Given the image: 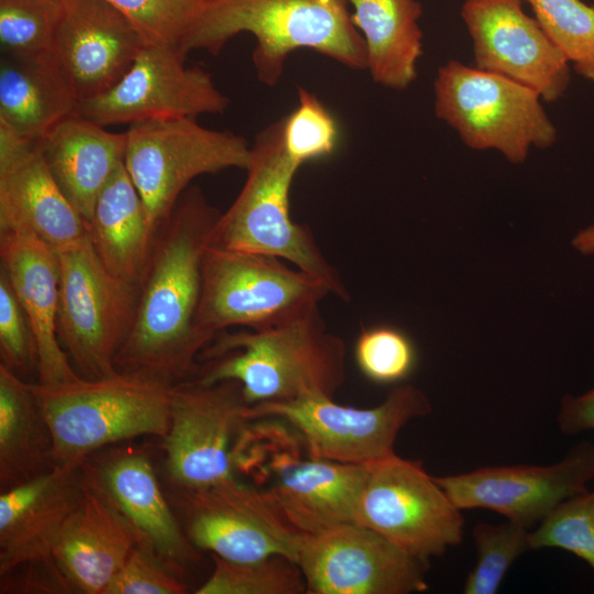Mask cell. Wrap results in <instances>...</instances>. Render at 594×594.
Listing matches in <instances>:
<instances>
[{
    "instance_id": "ac0fdd59",
    "label": "cell",
    "mask_w": 594,
    "mask_h": 594,
    "mask_svg": "<svg viewBox=\"0 0 594 594\" xmlns=\"http://www.w3.org/2000/svg\"><path fill=\"white\" fill-rule=\"evenodd\" d=\"M522 1L463 3L461 16L472 38L475 66L525 85L542 100L553 102L569 86V62L537 20L525 13Z\"/></svg>"
},
{
    "instance_id": "603a6c76",
    "label": "cell",
    "mask_w": 594,
    "mask_h": 594,
    "mask_svg": "<svg viewBox=\"0 0 594 594\" xmlns=\"http://www.w3.org/2000/svg\"><path fill=\"white\" fill-rule=\"evenodd\" d=\"M0 258L35 337L38 383L79 377L57 336L59 263L55 249L32 232L3 229Z\"/></svg>"
},
{
    "instance_id": "836d02e7",
    "label": "cell",
    "mask_w": 594,
    "mask_h": 594,
    "mask_svg": "<svg viewBox=\"0 0 594 594\" xmlns=\"http://www.w3.org/2000/svg\"><path fill=\"white\" fill-rule=\"evenodd\" d=\"M340 140L336 118L320 99L298 88L296 108L282 119V141L287 156L298 166L330 157Z\"/></svg>"
},
{
    "instance_id": "7a4b0ae2",
    "label": "cell",
    "mask_w": 594,
    "mask_h": 594,
    "mask_svg": "<svg viewBox=\"0 0 594 594\" xmlns=\"http://www.w3.org/2000/svg\"><path fill=\"white\" fill-rule=\"evenodd\" d=\"M193 378L237 381L249 406L308 394L333 397L345 380V345L316 308L293 320L219 332L199 355Z\"/></svg>"
},
{
    "instance_id": "30bf717a",
    "label": "cell",
    "mask_w": 594,
    "mask_h": 594,
    "mask_svg": "<svg viewBox=\"0 0 594 594\" xmlns=\"http://www.w3.org/2000/svg\"><path fill=\"white\" fill-rule=\"evenodd\" d=\"M124 167L156 231L191 180L229 168L246 169L251 146L230 131L196 118H158L129 125Z\"/></svg>"
},
{
    "instance_id": "6da1fadb",
    "label": "cell",
    "mask_w": 594,
    "mask_h": 594,
    "mask_svg": "<svg viewBox=\"0 0 594 594\" xmlns=\"http://www.w3.org/2000/svg\"><path fill=\"white\" fill-rule=\"evenodd\" d=\"M220 215L198 186H189L156 230L118 371L172 386L196 375L208 345L197 326L204 258Z\"/></svg>"
},
{
    "instance_id": "f546056e",
    "label": "cell",
    "mask_w": 594,
    "mask_h": 594,
    "mask_svg": "<svg viewBox=\"0 0 594 594\" xmlns=\"http://www.w3.org/2000/svg\"><path fill=\"white\" fill-rule=\"evenodd\" d=\"M213 571L197 594H304L300 568L283 556L234 562L212 554Z\"/></svg>"
},
{
    "instance_id": "5b68a950",
    "label": "cell",
    "mask_w": 594,
    "mask_h": 594,
    "mask_svg": "<svg viewBox=\"0 0 594 594\" xmlns=\"http://www.w3.org/2000/svg\"><path fill=\"white\" fill-rule=\"evenodd\" d=\"M52 439L54 466L78 468L101 449L142 436L165 438L173 386L118 371L58 384L31 383Z\"/></svg>"
},
{
    "instance_id": "83f0119b",
    "label": "cell",
    "mask_w": 594,
    "mask_h": 594,
    "mask_svg": "<svg viewBox=\"0 0 594 594\" xmlns=\"http://www.w3.org/2000/svg\"><path fill=\"white\" fill-rule=\"evenodd\" d=\"M366 47V69L384 87L403 90L417 77L422 55L418 0H348Z\"/></svg>"
},
{
    "instance_id": "9c48e42d",
    "label": "cell",
    "mask_w": 594,
    "mask_h": 594,
    "mask_svg": "<svg viewBox=\"0 0 594 594\" xmlns=\"http://www.w3.org/2000/svg\"><path fill=\"white\" fill-rule=\"evenodd\" d=\"M55 251L59 263V343L79 376L113 375L133 320L138 285L109 272L88 234Z\"/></svg>"
},
{
    "instance_id": "d6a6232c",
    "label": "cell",
    "mask_w": 594,
    "mask_h": 594,
    "mask_svg": "<svg viewBox=\"0 0 594 594\" xmlns=\"http://www.w3.org/2000/svg\"><path fill=\"white\" fill-rule=\"evenodd\" d=\"M62 0H0L1 54L50 56Z\"/></svg>"
},
{
    "instance_id": "2e32d148",
    "label": "cell",
    "mask_w": 594,
    "mask_h": 594,
    "mask_svg": "<svg viewBox=\"0 0 594 594\" xmlns=\"http://www.w3.org/2000/svg\"><path fill=\"white\" fill-rule=\"evenodd\" d=\"M190 542L222 559L251 562L272 556L297 561L302 532L267 495L235 476L217 485L179 492Z\"/></svg>"
},
{
    "instance_id": "8992f818",
    "label": "cell",
    "mask_w": 594,
    "mask_h": 594,
    "mask_svg": "<svg viewBox=\"0 0 594 594\" xmlns=\"http://www.w3.org/2000/svg\"><path fill=\"white\" fill-rule=\"evenodd\" d=\"M299 168L284 150L282 119L262 130L251 146L245 183L220 215L210 244L289 262L326 284L331 295L349 301V289L311 230L292 219L289 194Z\"/></svg>"
},
{
    "instance_id": "7c38bea8",
    "label": "cell",
    "mask_w": 594,
    "mask_h": 594,
    "mask_svg": "<svg viewBox=\"0 0 594 594\" xmlns=\"http://www.w3.org/2000/svg\"><path fill=\"white\" fill-rule=\"evenodd\" d=\"M354 522L429 562L461 543V509L420 461L394 454L369 465Z\"/></svg>"
},
{
    "instance_id": "7402d4cb",
    "label": "cell",
    "mask_w": 594,
    "mask_h": 594,
    "mask_svg": "<svg viewBox=\"0 0 594 594\" xmlns=\"http://www.w3.org/2000/svg\"><path fill=\"white\" fill-rule=\"evenodd\" d=\"M85 484L118 509L169 562L196 559L195 546L168 505L147 455L136 449L98 451L80 465Z\"/></svg>"
},
{
    "instance_id": "e575fe53",
    "label": "cell",
    "mask_w": 594,
    "mask_h": 594,
    "mask_svg": "<svg viewBox=\"0 0 594 594\" xmlns=\"http://www.w3.org/2000/svg\"><path fill=\"white\" fill-rule=\"evenodd\" d=\"M362 374L376 384L392 385L407 380L418 363V351L407 332L392 324L363 328L354 345Z\"/></svg>"
},
{
    "instance_id": "d4e9b609",
    "label": "cell",
    "mask_w": 594,
    "mask_h": 594,
    "mask_svg": "<svg viewBox=\"0 0 594 594\" xmlns=\"http://www.w3.org/2000/svg\"><path fill=\"white\" fill-rule=\"evenodd\" d=\"M38 146L57 185L88 223L100 193L124 162L125 132H110L76 113L53 128Z\"/></svg>"
},
{
    "instance_id": "9a60e30c",
    "label": "cell",
    "mask_w": 594,
    "mask_h": 594,
    "mask_svg": "<svg viewBox=\"0 0 594 594\" xmlns=\"http://www.w3.org/2000/svg\"><path fill=\"white\" fill-rule=\"evenodd\" d=\"M185 58L175 46L146 44L125 75L106 92L79 102L77 113L105 128L223 113L229 98L205 69L186 67Z\"/></svg>"
},
{
    "instance_id": "ba28073f",
    "label": "cell",
    "mask_w": 594,
    "mask_h": 594,
    "mask_svg": "<svg viewBox=\"0 0 594 594\" xmlns=\"http://www.w3.org/2000/svg\"><path fill=\"white\" fill-rule=\"evenodd\" d=\"M540 100L525 85L459 61L439 67L435 80L436 116L469 147L496 150L514 164L531 147L547 148L557 140Z\"/></svg>"
},
{
    "instance_id": "5bb4252c",
    "label": "cell",
    "mask_w": 594,
    "mask_h": 594,
    "mask_svg": "<svg viewBox=\"0 0 594 594\" xmlns=\"http://www.w3.org/2000/svg\"><path fill=\"white\" fill-rule=\"evenodd\" d=\"M296 563L306 594H409L428 587L429 562L355 522L304 534Z\"/></svg>"
},
{
    "instance_id": "3957f363",
    "label": "cell",
    "mask_w": 594,
    "mask_h": 594,
    "mask_svg": "<svg viewBox=\"0 0 594 594\" xmlns=\"http://www.w3.org/2000/svg\"><path fill=\"white\" fill-rule=\"evenodd\" d=\"M240 33L256 40L252 61L261 82L275 86L287 56L310 50L352 69H366V47L348 0H200L179 51L218 55Z\"/></svg>"
},
{
    "instance_id": "4316f807",
    "label": "cell",
    "mask_w": 594,
    "mask_h": 594,
    "mask_svg": "<svg viewBox=\"0 0 594 594\" xmlns=\"http://www.w3.org/2000/svg\"><path fill=\"white\" fill-rule=\"evenodd\" d=\"M87 229L98 256L109 272L139 285L156 231L124 162L100 193Z\"/></svg>"
},
{
    "instance_id": "277c9868",
    "label": "cell",
    "mask_w": 594,
    "mask_h": 594,
    "mask_svg": "<svg viewBox=\"0 0 594 594\" xmlns=\"http://www.w3.org/2000/svg\"><path fill=\"white\" fill-rule=\"evenodd\" d=\"M235 471L251 479L300 532L354 522L369 466L312 455L285 421L246 422L232 449Z\"/></svg>"
},
{
    "instance_id": "8d00e7d4",
    "label": "cell",
    "mask_w": 594,
    "mask_h": 594,
    "mask_svg": "<svg viewBox=\"0 0 594 594\" xmlns=\"http://www.w3.org/2000/svg\"><path fill=\"white\" fill-rule=\"evenodd\" d=\"M123 13L147 44L179 45L187 33L200 0H106Z\"/></svg>"
},
{
    "instance_id": "60d3db41",
    "label": "cell",
    "mask_w": 594,
    "mask_h": 594,
    "mask_svg": "<svg viewBox=\"0 0 594 594\" xmlns=\"http://www.w3.org/2000/svg\"><path fill=\"white\" fill-rule=\"evenodd\" d=\"M572 245L584 255L594 254V226L582 229L573 238Z\"/></svg>"
},
{
    "instance_id": "74e56055",
    "label": "cell",
    "mask_w": 594,
    "mask_h": 594,
    "mask_svg": "<svg viewBox=\"0 0 594 594\" xmlns=\"http://www.w3.org/2000/svg\"><path fill=\"white\" fill-rule=\"evenodd\" d=\"M179 569L143 540L133 548L103 594H185L187 586Z\"/></svg>"
},
{
    "instance_id": "4dcf8cb0",
    "label": "cell",
    "mask_w": 594,
    "mask_h": 594,
    "mask_svg": "<svg viewBox=\"0 0 594 594\" xmlns=\"http://www.w3.org/2000/svg\"><path fill=\"white\" fill-rule=\"evenodd\" d=\"M578 74L594 81V8L581 0H525Z\"/></svg>"
},
{
    "instance_id": "f35d334b",
    "label": "cell",
    "mask_w": 594,
    "mask_h": 594,
    "mask_svg": "<svg viewBox=\"0 0 594 594\" xmlns=\"http://www.w3.org/2000/svg\"><path fill=\"white\" fill-rule=\"evenodd\" d=\"M0 363L21 377L34 369L37 371V346L33 330L2 270H0Z\"/></svg>"
},
{
    "instance_id": "4fadbf2b",
    "label": "cell",
    "mask_w": 594,
    "mask_h": 594,
    "mask_svg": "<svg viewBox=\"0 0 594 594\" xmlns=\"http://www.w3.org/2000/svg\"><path fill=\"white\" fill-rule=\"evenodd\" d=\"M237 381L173 386L168 431L163 439L168 474L178 492L204 490L234 477L232 449L250 421Z\"/></svg>"
},
{
    "instance_id": "e0dca14e",
    "label": "cell",
    "mask_w": 594,
    "mask_h": 594,
    "mask_svg": "<svg viewBox=\"0 0 594 594\" xmlns=\"http://www.w3.org/2000/svg\"><path fill=\"white\" fill-rule=\"evenodd\" d=\"M593 479L594 444L590 442L575 444L551 465H493L435 476L461 510H493L528 529L565 499L586 492Z\"/></svg>"
},
{
    "instance_id": "484cf974",
    "label": "cell",
    "mask_w": 594,
    "mask_h": 594,
    "mask_svg": "<svg viewBox=\"0 0 594 594\" xmlns=\"http://www.w3.org/2000/svg\"><path fill=\"white\" fill-rule=\"evenodd\" d=\"M78 105L51 56L1 54L0 125L16 136L40 141L59 122L76 114Z\"/></svg>"
},
{
    "instance_id": "1f68e13d",
    "label": "cell",
    "mask_w": 594,
    "mask_h": 594,
    "mask_svg": "<svg viewBox=\"0 0 594 594\" xmlns=\"http://www.w3.org/2000/svg\"><path fill=\"white\" fill-rule=\"evenodd\" d=\"M476 563L468 574L464 594H495L513 563L529 547V529L510 520L479 522L472 530Z\"/></svg>"
},
{
    "instance_id": "8fae6325",
    "label": "cell",
    "mask_w": 594,
    "mask_h": 594,
    "mask_svg": "<svg viewBox=\"0 0 594 594\" xmlns=\"http://www.w3.org/2000/svg\"><path fill=\"white\" fill-rule=\"evenodd\" d=\"M430 413L431 404L419 388L399 385L372 408L343 406L333 397L308 394L289 402L249 406L248 416L250 420L285 421L317 458L369 466L396 454L402 428Z\"/></svg>"
},
{
    "instance_id": "d6986e66",
    "label": "cell",
    "mask_w": 594,
    "mask_h": 594,
    "mask_svg": "<svg viewBox=\"0 0 594 594\" xmlns=\"http://www.w3.org/2000/svg\"><path fill=\"white\" fill-rule=\"evenodd\" d=\"M147 44L106 0H62L50 56L79 102L112 88Z\"/></svg>"
},
{
    "instance_id": "ab89813d",
    "label": "cell",
    "mask_w": 594,
    "mask_h": 594,
    "mask_svg": "<svg viewBox=\"0 0 594 594\" xmlns=\"http://www.w3.org/2000/svg\"><path fill=\"white\" fill-rule=\"evenodd\" d=\"M558 425L560 431L569 436L594 430V386L582 395L562 397Z\"/></svg>"
},
{
    "instance_id": "d590c367",
    "label": "cell",
    "mask_w": 594,
    "mask_h": 594,
    "mask_svg": "<svg viewBox=\"0 0 594 594\" xmlns=\"http://www.w3.org/2000/svg\"><path fill=\"white\" fill-rule=\"evenodd\" d=\"M530 550L558 548L587 563L594 572V488L558 505L529 531Z\"/></svg>"
},
{
    "instance_id": "44dd1931",
    "label": "cell",
    "mask_w": 594,
    "mask_h": 594,
    "mask_svg": "<svg viewBox=\"0 0 594 594\" xmlns=\"http://www.w3.org/2000/svg\"><path fill=\"white\" fill-rule=\"evenodd\" d=\"M34 233L55 250L88 234L87 223L66 198L41 153L38 141L0 125V230Z\"/></svg>"
},
{
    "instance_id": "cb8c5ba5",
    "label": "cell",
    "mask_w": 594,
    "mask_h": 594,
    "mask_svg": "<svg viewBox=\"0 0 594 594\" xmlns=\"http://www.w3.org/2000/svg\"><path fill=\"white\" fill-rule=\"evenodd\" d=\"M143 540L118 509L86 486L58 535L53 559L74 592L103 594Z\"/></svg>"
},
{
    "instance_id": "f1b7e54d",
    "label": "cell",
    "mask_w": 594,
    "mask_h": 594,
    "mask_svg": "<svg viewBox=\"0 0 594 594\" xmlns=\"http://www.w3.org/2000/svg\"><path fill=\"white\" fill-rule=\"evenodd\" d=\"M52 468L51 433L32 385L0 363L1 492Z\"/></svg>"
},
{
    "instance_id": "52a82bcc",
    "label": "cell",
    "mask_w": 594,
    "mask_h": 594,
    "mask_svg": "<svg viewBox=\"0 0 594 594\" xmlns=\"http://www.w3.org/2000/svg\"><path fill=\"white\" fill-rule=\"evenodd\" d=\"M330 294L321 280L280 258L209 243L197 326L209 344L231 327L263 329L293 320Z\"/></svg>"
},
{
    "instance_id": "ffe728a7",
    "label": "cell",
    "mask_w": 594,
    "mask_h": 594,
    "mask_svg": "<svg viewBox=\"0 0 594 594\" xmlns=\"http://www.w3.org/2000/svg\"><path fill=\"white\" fill-rule=\"evenodd\" d=\"M85 488L80 466H54L1 492V575L16 569L57 568L54 546Z\"/></svg>"
}]
</instances>
